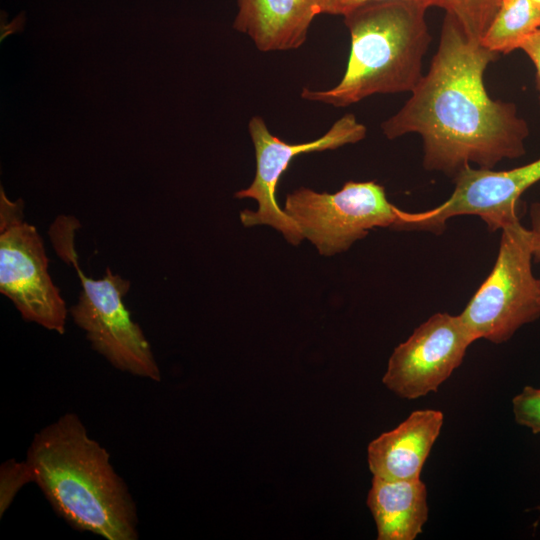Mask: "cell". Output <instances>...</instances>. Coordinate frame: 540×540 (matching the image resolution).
<instances>
[{"instance_id": "6da1fadb", "label": "cell", "mask_w": 540, "mask_h": 540, "mask_svg": "<svg viewBox=\"0 0 540 540\" xmlns=\"http://www.w3.org/2000/svg\"><path fill=\"white\" fill-rule=\"evenodd\" d=\"M498 55L446 13L428 72L402 108L381 124L383 134L391 140L419 134L424 168L452 177L470 164L493 169L503 159L523 156L527 122L513 103L492 99L484 84V73Z\"/></svg>"}, {"instance_id": "7a4b0ae2", "label": "cell", "mask_w": 540, "mask_h": 540, "mask_svg": "<svg viewBox=\"0 0 540 540\" xmlns=\"http://www.w3.org/2000/svg\"><path fill=\"white\" fill-rule=\"evenodd\" d=\"M25 464L31 482L73 529L106 540L139 538L133 497L77 414L66 413L35 433Z\"/></svg>"}, {"instance_id": "3957f363", "label": "cell", "mask_w": 540, "mask_h": 540, "mask_svg": "<svg viewBox=\"0 0 540 540\" xmlns=\"http://www.w3.org/2000/svg\"><path fill=\"white\" fill-rule=\"evenodd\" d=\"M432 6L431 0H383L345 15L351 47L342 79L327 90L303 88L301 97L346 107L375 94L412 92L423 76Z\"/></svg>"}, {"instance_id": "277c9868", "label": "cell", "mask_w": 540, "mask_h": 540, "mask_svg": "<svg viewBox=\"0 0 540 540\" xmlns=\"http://www.w3.org/2000/svg\"><path fill=\"white\" fill-rule=\"evenodd\" d=\"M79 222L73 216L59 215L49 229L57 255L73 266L82 290L69 312L94 351L114 368L155 382L161 373L151 346L139 324L134 322L123 298L130 281L108 267L100 279L87 277L79 265L75 233Z\"/></svg>"}, {"instance_id": "5b68a950", "label": "cell", "mask_w": 540, "mask_h": 540, "mask_svg": "<svg viewBox=\"0 0 540 540\" xmlns=\"http://www.w3.org/2000/svg\"><path fill=\"white\" fill-rule=\"evenodd\" d=\"M501 231L492 271L459 314L475 341L495 344L540 317V279L532 273L533 233L519 220Z\"/></svg>"}, {"instance_id": "8992f818", "label": "cell", "mask_w": 540, "mask_h": 540, "mask_svg": "<svg viewBox=\"0 0 540 540\" xmlns=\"http://www.w3.org/2000/svg\"><path fill=\"white\" fill-rule=\"evenodd\" d=\"M283 210L322 256L348 250L374 228L397 229L402 212L375 181H347L333 194L300 187L287 195Z\"/></svg>"}, {"instance_id": "52a82bcc", "label": "cell", "mask_w": 540, "mask_h": 540, "mask_svg": "<svg viewBox=\"0 0 540 540\" xmlns=\"http://www.w3.org/2000/svg\"><path fill=\"white\" fill-rule=\"evenodd\" d=\"M0 292L25 321L58 334L65 332L68 309L48 272V258L37 229L24 221L23 202L0 195Z\"/></svg>"}, {"instance_id": "ba28073f", "label": "cell", "mask_w": 540, "mask_h": 540, "mask_svg": "<svg viewBox=\"0 0 540 540\" xmlns=\"http://www.w3.org/2000/svg\"><path fill=\"white\" fill-rule=\"evenodd\" d=\"M248 131L255 151L256 173L252 183L236 192L235 197L256 200L258 209L241 211L240 220L246 227L271 226L280 231L290 244L297 246L304 237L276 199L280 177L296 156L357 143L366 137L367 129L353 114L348 113L338 119L321 137L306 143L289 144L282 141L269 131L261 116L250 119Z\"/></svg>"}, {"instance_id": "9c48e42d", "label": "cell", "mask_w": 540, "mask_h": 540, "mask_svg": "<svg viewBox=\"0 0 540 540\" xmlns=\"http://www.w3.org/2000/svg\"><path fill=\"white\" fill-rule=\"evenodd\" d=\"M455 188L441 205L430 210L402 211L397 230H422L436 234L446 221L460 215L480 217L490 231L502 230L518 221L522 194L540 181V158L510 170L473 168L468 165L454 177Z\"/></svg>"}, {"instance_id": "30bf717a", "label": "cell", "mask_w": 540, "mask_h": 540, "mask_svg": "<svg viewBox=\"0 0 540 540\" xmlns=\"http://www.w3.org/2000/svg\"><path fill=\"white\" fill-rule=\"evenodd\" d=\"M473 342L459 315L436 313L394 349L382 381L408 400L436 392L460 366Z\"/></svg>"}, {"instance_id": "8fae6325", "label": "cell", "mask_w": 540, "mask_h": 540, "mask_svg": "<svg viewBox=\"0 0 540 540\" xmlns=\"http://www.w3.org/2000/svg\"><path fill=\"white\" fill-rule=\"evenodd\" d=\"M444 421L439 410L413 411L394 429L372 440L368 466L375 477L387 480L421 479L422 468Z\"/></svg>"}, {"instance_id": "7c38bea8", "label": "cell", "mask_w": 540, "mask_h": 540, "mask_svg": "<svg viewBox=\"0 0 540 540\" xmlns=\"http://www.w3.org/2000/svg\"><path fill=\"white\" fill-rule=\"evenodd\" d=\"M319 14L316 0H237L233 28L261 52L288 51L305 43Z\"/></svg>"}, {"instance_id": "4fadbf2b", "label": "cell", "mask_w": 540, "mask_h": 540, "mask_svg": "<svg viewBox=\"0 0 540 540\" xmlns=\"http://www.w3.org/2000/svg\"><path fill=\"white\" fill-rule=\"evenodd\" d=\"M378 540H414L428 519L427 489L421 479L387 480L373 476L367 495Z\"/></svg>"}, {"instance_id": "5bb4252c", "label": "cell", "mask_w": 540, "mask_h": 540, "mask_svg": "<svg viewBox=\"0 0 540 540\" xmlns=\"http://www.w3.org/2000/svg\"><path fill=\"white\" fill-rule=\"evenodd\" d=\"M540 29V6L532 0H503L481 38V44L500 54L519 49Z\"/></svg>"}, {"instance_id": "9a60e30c", "label": "cell", "mask_w": 540, "mask_h": 540, "mask_svg": "<svg viewBox=\"0 0 540 540\" xmlns=\"http://www.w3.org/2000/svg\"><path fill=\"white\" fill-rule=\"evenodd\" d=\"M503 0H437L436 6L452 15L466 34L480 41Z\"/></svg>"}, {"instance_id": "2e32d148", "label": "cell", "mask_w": 540, "mask_h": 540, "mask_svg": "<svg viewBox=\"0 0 540 540\" xmlns=\"http://www.w3.org/2000/svg\"><path fill=\"white\" fill-rule=\"evenodd\" d=\"M512 408L515 421L532 430L534 434L540 433V389L525 386L523 390L512 399Z\"/></svg>"}, {"instance_id": "e0dca14e", "label": "cell", "mask_w": 540, "mask_h": 540, "mask_svg": "<svg viewBox=\"0 0 540 540\" xmlns=\"http://www.w3.org/2000/svg\"><path fill=\"white\" fill-rule=\"evenodd\" d=\"M0 480V511L2 515L21 487L31 482L25 461L18 463L15 460H9L5 462L1 466Z\"/></svg>"}, {"instance_id": "ac0fdd59", "label": "cell", "mask_w": 540, "mask_h": 540, "mask_svg": "<svg viewBox=\"0 0 540 540\" xmlns=\"http://www.w3.org/2000/svg\"><path fill=\"white\" fill-rule=\"evenodd\" d=\"M383 0H316L320 14L345 16L355 9L372 2ZM436 6L437 0H431Z\"/></svg>"}, {"instance_id": "d6986e66", "label": "cell", "mask_w": 540, "mask_h": 540, "mask_svg": "<svg viewBox=\"0 0 540 540\" xmlns=\"http://www.w3.org/2000/svg\"><path fill=\"white\" fill-rule=\"evenodd\" d=\"M524 53L529 57L533 63L536 71V86L539 92V104H540V29L534 34L528 37L520 46Z\"/></svg>"}, {"instance_id": "ffe728a7", "label": "cell", "mask_w": 540, "mask_h": 540, "mask_svg": "<svg viewBox=\"0 0 540 540\" xmlns=\"http://www.w3.org/2000/svg\"><path fill=\"white\" fill-rule=\"evenodd\" d=\"M531 231L534 237V260L540 262V203L530 207Z\"/></svg>"}, {"instance_id": "44dd1931", "label": "cell", "mask_w": 540, "mask_h": 540, "mask_svg": "<svg viewBox=\"0 0 540 540\" xmlns=\"http://www.w3.org/2000/svg\"><path fill=\"white\" fill-rule=\"evenodd\" d=\"M532 1L540 6V0H532Z\"/></svg>"}, {"instance_id": "7402d4cb", "label": "cell", "mask_w": 540, "mask_h": 540, "mask_svg": "<svg viewBox=\"0 0 540 540\" xmlns=\"http://www.w3.org/2000/svg\"><path fill=\"white\" fill-rule=\"evenodd\" d=\"M537 510H539V512H540V505L537 507Z\"/></svg>"}]
</instances>
